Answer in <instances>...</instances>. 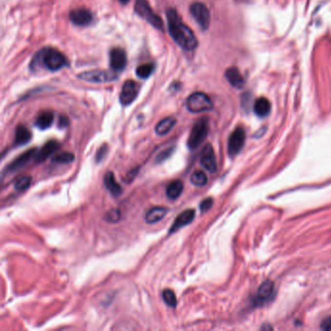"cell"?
<instances>
[{
	"instance_id": "32",
	"label": "cell",
	"mask_w": 331,
	"mask_h": 331,
	"mask_svg": "<svg viewBox=\"0 0 331 331\" xmlns=\"http://www.w3.org/2000/svg\"><path fill=\"white\" fill-rule=\"evenodd\" d=\"M107 153H108V146H107L106 144H104L103 146H101V147L99 148V150H98L97 153V156H96V160H97V162L102 161V160L104 159V157L106 156Z\"/></svg>"
},
{
	"instance_id": "24",
	"label": "cell",
	"mask_w": 331,
	"mask_h": 331,
	"mask_svg": "<svg viewBox=\"0 0 331 331\" xmlns=\"http://www.w3.org/2000/svg\"><path fill=\"white\" fill-rule=\"evenodd\" d=\"M176 124V119L172 117H168L160 120L156 126V132L157 135L162 136L167 134Z\"/></svg>"
},
{
	"instance_id": "3",
	"label": "cell",
	"mask_w": 331,
	"mask_h": 331,
	"mask_svg": "<svg viewBox=\"0 0 331 331\" xmlns=\"http://www.w3.org/2000/svg\"><path fill=\"white\" fill-rule=\"evenodd\" d=\"M209 131V121L207 117L199 118L195 124L194 125L189 139H188V147L191 150L197 149L206 139Z\"/></svg>"
},
{
	"instance_id": "4",
	"label": "cell",
	"mask_w": 331,
	"mask_h": 331,
	"mask_svg": "<svg viewBox=\"0 0 331 331\" xmlns=\"http://www.w3.org/2000/svg\"><path fill=\"white\" fill-rule=\"evenodd\" d=\"M135 12L142 19L147 20L156 29L163 30V21L152 9L148 0H136L135 2Z\"/></svg>"
},
{
	"instance_id": "17",
	"label": "cell",
	"mask_w": 331,
	"mask_h": 331,
	"mask_svg": "<svg viewBox=\"0 0 331 331\" xmlns=\"http://www.w3.org/2000/svg\"><path fill=\"white\" fill-rule=\"evenodd\" d=\"M225 77H226L227 81L230 83V85L235 87V88L241 89L245 84L244 78H243L242 74L240 73V71L237 67L228 68L225 72Z\"/></svg>"
},
{
	"instance_id": "7",
	"label": "cell",
	"mask_w": 331,
	"mask_h": 331,
	"mask_svg": "<svg viewBox=\"0 0 331 331\" xmlns=\"http://www.w3.org/2000/svg\"><path fill=\"white\" fill-rule=\"evenodd\" d=\"M246 139L245 130L243 127H236L229 136L228 145H227V152L228 155L233 157L237 156L244 147Z\"/></svg>"
},
{
	"instance_id": "25",
	"label": "cell",
	"mask_w": 331,
	"mask_h": 331,
	"mask_svg": "<svg viewBox=\"0 0 331 331\" xmlns=\"http://www.w3.org/2000/svg\"><path fill=\"white\" fill-rule=\"evenodd\" d=\"M191 182L193 185L196 186V187H203L207 184L208 182V178L206 176V174L201 171V170H196L195 171L192 176H191Z\"/></svg>"
},
{
	"instance_id": "15",
	"label": "cell",
	"mask_w": 331,
	"mask_h": 331,
	"mask_svg": "<svg viewBox=\"0 0 331 331\" xmlns=\"http://www.w3.org/2000/svg\"><path fill=\"white\" fill-rule=\"evenodd\" d=\"M195 218V211L194 209H188L183 211L174 221L173 225L169 229V233H174L180 228L190 224Z\"/></svg>"
},
{
	"instance_id": "33",
	"label": "cell",
	"mask_w": 331,
	"mask_h": 331,
	"mask_svg": "<svg viewBox=\"0 0 331 331\" xmlns=\"http://www.w3.org/2000/svg\"><path fill=\"white\" fill-rule=\"evenodd\" d=\"M213 203H214V201H213L212 198H206V199H204V200L200 203V211H201L202 213L207 212V211L212 207Z\"/></svg>"
},
{
	"instance_id": "8",
	"label": "cell",
	"mask_w": 331,
	"mask_h": 331,
	"mask_svg": "<svg viewBox=\"0 0 331 331\" xmlns=\"http://www.w3.org/2000/svg\"><path fill=\"white\" fill-rule=\"evenodd\" d=\"M191 14L193 15L194 19L197 21L202 29H207L210 24V12L207 6L201 2H195L192 4L190 8Z\"/></svg>"
},
{
	"instance_id": "34",
	"label": "cell",
	"mask_w": 331,
	"mask_h": 331,
	"mask_svg": "<svg viewBox=\"0 0 331 331\" xmlns=\"http://www.w3.org/2000/svg\"><path fill=\"white\" fill-rule=\"evenodd\" d=\"M138 171H139V168H136V169H132L127 175H126V177H125V181L127 182V183H130L131 181H133L134 180V178L136 177V175H137V173H138Z\"/></svg>"
},
{
	"instance_id": "21",
	"label": "cell",
	"mask_w": 331,
	"mask_h": 331,
	"mask_svg": "<svg viewBox=\"0 0 331 331\" xmlns=\"http://www.w3.org/2000/svg\"><path fill=\"white\" fill-rule=\"evenodd\" d=\"M168 213V209L164 207H155L148 211L145 217V221L148 223H156L157 221H161L166 214Z\"/></svg>"
},
{
	"instance_id": "29",
	"label": "cell",
	"mask_w": 331,
	"mask_h": 331,
	"mask_svg": "<svg viewBox=\"0 0 331 331\" xmlns=\"http://www.w3.org/2000/svg\"><path fill=\"white\" fill-rule=\"evenodd\" d=\"M32 182V177L31 176H23L19 179H18L15 183V190L18 192H24L27 190Z\"/></svg>"
},
{
	"instance_id": "23",
	"label": "cell",
	"mask_w": 331,
	"mask_h": 331,
	"mask_svg": "<svg viewBox=\"0 0 331 331\" xmlns=\"http://www.w3.org/2000/svg\"><path fill=\"white\" fill-rule=\"evenodd\" d=\"M184 191V185L182 181L176 180L171 182L166 189V195L170 200H176L179 198Z\"/></svg>"
},
{
	"instance_id": "35",
	"label": "cell",
	"mask_w": 331,
	"mask_h": 331,
	"mask_svg": "<svg viewBox=\"0 0 331 331\" xmlns=\"http://www.w3.org/2000/svg\"><path fill=\"white\" fill-rule=\"evenodd\" d=\"M69 124V120H68V118H67V117H65V116H61L60 117H59V120H58V126L61 128H63V127H66L67 125Z\"/></svg>"
},
{
	"instance_id": "13",
	"label": "cell",
	"mask_w": 331,
	"mask_h": 331,
	"mask_svg": "<svg viewBox=\"0 0 331 331\" xmlns=\"http://www.w3.org/2000/svg\"><path fill=\"white\" fill-rule=\"evenodd\" d=\"M127 58L125 52L120 48L112 49L110 52L111 68L114 71H121L126 67Z\"/></svg>"
},
{
	"instance_id": "30",
	"label": "cell",
	"mask_w": 331,
	"mask_h": 331,
	"mask_svg": "<svg viewBox=\"0 0 331 331\" xmlns=\"http://www.w3.org/2000/svg\"><path fill=\"white\" fill-rule=\"evenodd\" d=\"M174 149H175L174 147H170V148H167L166 150L162 151V152L156 156V162H157V163H161V162L165 161L168 157L171 156V155H172L173 152H174Z\"/></svg>"
},
{
	"instance_id": "12",
	"label": "cell",
	"mask_w": 331,
	"mask_h": 331,
	"mask_svg": "<svg viewBox=\"0 0 331 331\" xmlns=\"http://www.w3.org/2000/svg\"><path fill=\"white\" fill-rule=\"evenodd\" d=\"M200 164L201 166L206 169L207 171L214 173L217 171L218 164H217V158L215 152L211 145H206L203 150L200 156Z\"/></svg>"
},
{
	"instance_id": "1",
	"label": "cell",
	"mask_w": 331,
	"mask_h": 331,
	"mask_svg": "<svg viewBox=\"0 0 331 331\" xmlns=\"http://www.w3.org/2000/svg\"><path fill=\"white\" fill-rule=\"evenodd\" d=\"M167 20L170 36L184 50L193 51L197 45V39L193 30L183 23L180 16L175 9H168Z\"/></svg>"
},
{
	"instance_id": "18",
	"label": "cell",
	"mask_w": 331,
	"mask_h": 331,
	"mask_svg": "<svg viewBox=\"0 0 331 331\" xmlns=\"http://www.w3.org/2000/svg\"><path fill=\"white\" fill-rule=\"evenodd\" d=\"M104 185L106 189L110 192L111 195L115 197L119 196L122 194V188L120 187L119 184L115 180V176L113 172H107L104 177Z\"/></svg>"
},
{
	"instance_id": "10",
	"label": "cell",
	"mask_w": 331,
	"mask_h": 331,
	"mask_svg": "<svg viewBox=\"0 0 331 331\" xmlns=\"http://www.w3.org/2000/svg\"><path fill=\"white\" fill-rule=\"evenodd\" d=\"M140 91L139 85L132 80H127L121 89L120 95H119V101L122 105L127 106L131 104L137 97Z\"/></svg>"
},
{
	"instance_id": "27",
	"label": "cell",
	"mask_w": 331,
	"mask_h": 331,
	"mask_svg": "<svg viewBox=\"0 0 331 331\" xmlns=\"http://www.w3.org/2000/svg\"><path fill=\"white\" fill-rule=\"evenodd\" d=\"M75 159V156L72 153L69 152H64V153H60L56 155L53 157V161L57 162V163H60V164H67L72 162Z\"/></svg>"
},
{
	"instance_id": "37",
	"label": "cell",
	"mask_w": 331,
	"mask_h": 331,
	"mask_svg": "<svg viewBox=\"0 0 331 331\" xmlns=\"http://www.w3.org/2000/svg\"><path fill=\"white\" fill-rule=\"evenodd\" d=\"M120 3H122V4H127L130 0H118Z\"/></svg>"
},
{
	"instance_id": "31",
	"label": "cell",
	"mask_w": 331,
	"mask_h": 331,
	"mask_svg": "<svg viewBox=\"0 0 331 331\" xmlns=\"http://www.w3.org/2000/svg\"><path fill=\"white\" fill-rule=\"evenodd\" d=\"M105 219L109 222H117L120 219V212L117 209H112L106 214Z\"/></svg>"
},
{
	"instance_id": "6",
	"label": "cell",
	"mask_w": 331,
	"mask_h": 331,
	"mask_svg": "<svg viewBox=\"0 0 331 331\" xmlns=\"http://www.w3.org/2000/svg\"><path fill=\"white\" fill-rule=\"evenodd\" d=\"M78 78L90 82V83H96V84H104L116 81L117 79V73L113 71H106V70H94V71H87L83 72L78 75Z\"/></svg>"
},
{
	"instance_id": "11",
	"label": "cell",
	"mask_w": 331,
	"mask_h": 331,
	"mask_svg": "<svg viewBox=\"0 0 331 331\" xmlns=\"http://www.w3.org/2000/svg\"><path fill=\"white\" fill-rule=\"evenodd\" d=\"M275 293V287L271 281H265L259 287L254 298V304L256 306H262L270 301Z\"/></svg>"
},
{
	"instance_id": "28",
	"label": "cell",
	"mask_w": 331,
	"mask_h": 331,
	"mask_svg": "<svg viewBox=\"0 0 331 331\" xmlns=\"http://www.w3.org/2000/svg\"><path fill=\"white\" fill-rule=\"evenodd\" d=\"M162 298L164 302L171 308H175L177 306V297L172 290L166 289L162 292Z\"/></svg>"
},
{
	"instance_id": "22",
	"label": "cell",
	"mask_w": 331,
	"mask_h": 331,
	"mask_svg": "<svg viewBox=\"0 0 331 331\" xmlns=\"http://www.w3.org/2000/svg\"><path fill=\"white\" fill-rule=\"evenodd\" d=\"M31 139V132L24 125H19L16 129L15 135V145L21 146L27 144Z\"/></svg>"
},
{
	"instance_id": "16",
	"label": "cell",
	"mask_w": 331,
	"mask_h": 331,
	"mask_svg": "<svg viewBox=\"0 0 331 331\" xmlns=\"http://www.w3.org/2000/svg\"><path fill=\"white\" fill-rule=\"evenodd\" d=\"M60 149V144L56 140L48 141L37 153L36 161L37 162H44L47 158H49L53 154L58 152Z\"/></svg>"
},
{
	"instance_id": "14",
	"label": "cell",
	"mask_w": 331,
	"mask_h": 331,
	"mask_svg": "<svg viewBox=\"0 0 331 331\" xmlns=\"http://www.w3.org/2000/svg\"><path fill=\"white\" fill-rule=\"evenodd\" d=\"M69 18L73 23L79 26L89 25L93 21V14L85 8H79L71 11Z\"/></svg>"
},
{
	"instance_id": "26",
	"label": "cell",
	"mask_w": 331,
	"mask_h": 331,
	"mask_svg": "<svg viewBox=\"0 0 331 331\" xmlns=\"http://www.w3.org/2000/svg\"><path fill=\"white\" fill-rule=\"evenodd\" d=\"M154 70H155V65L153 63H145L137 67L136 74L139 78L147 79L153 74Z\"/></svg>"
},
{
	"instance_id": "20",
	"label": "cell",
	"mask_w": 331,
	"mask_h": 331,
	"mask_svg": "<svg viewBox=\"0 0 331 331\" xmlns=\"http://www.w3.org/2000/svg\"><path fill=\"white\" fill-rule=\"evenodd\" d=\"M271 111V104L269 100L265 97H259L254 101L253 104V112L256 116L260 117H264L269 115Z\"/></svg>"
},
{
	"instance_id": "9",
	"label": "cell",
	"mask_w": 331,
	"mask_h": 331,
	"mask_svg": "<svg viewBox=\"0 0 331 331\" xmlns=\"http://www.w3.org/2000/svg\"><path fill=\"white\" fill-rule=\"evenodd\" d=\"M38 153V150L36 148L27 150L26 152H24L23 154L19 155L18 157H16L10 164H8L5 168L6 173H14L19 171V169L23 168L25 165H27L32 158L36 157Z\"/></svg>"
},
{
	"instance_id": "5",
	"label": "cell",
	"mask_w": 331,
	"mask_h": 331,
	"mask_svg": "<svg viewBox=\"0 0 331 331\" xmlns=\"http://www.w3.org/2000/svg\"><path fill=\"white\" fill-rule=\"evenodd\" d=\"M187 107L192 113H201L213 109V103L209 97L203 93H195L189 97Z\"/></svg>"
},
{
	"instance_id": "36",
	"label": "cell",
	"mask_w": 331,
	"mask_h": 331,
	"mask_svg": "<svg viewBox=\"0 0 331 331\" xmlns=\"http://www.w3.org/2000/svg\"><path fill=\"white\" fill-rule=\"evenodd\" d=\"M322 329L326 330V331H330L331 330V317H330L329 319H327L323 325H322Z\"/></svg>"
},
{
	"instance_id": "2",
	"label": "cell",
	"mask_w": 331,
	"mask_h": 331,
	"mask_svg": "<svg viewBox=\"0 0 331 331\" xmlns=\"http://www.w3.org/2000/svg\"><path fill=\"white\" fill-rule=\"evenodd\" d=\"M37 58L40 59L42 64L50 71H58L67 65V59L59 51L52 48L42 50Z\"/></svg>"
},
{
	"instance_id": "19",
	"label": "cell",
	"mask_w": 331,
	"mask_h": 331,
	"mask_svg": "<svg viewBox=\"0 0 331 331\" xmlns=\"http://www.w3.org/2000/svg\"><path fill=\"white\" fill-rule=\"evenodd\" d=\"M54 118H55V115L52 111H44L40 113L39 116L37 117L35 120V125L41 130L48 129L53 124Z\"/></svg>"
}]
</instances>
